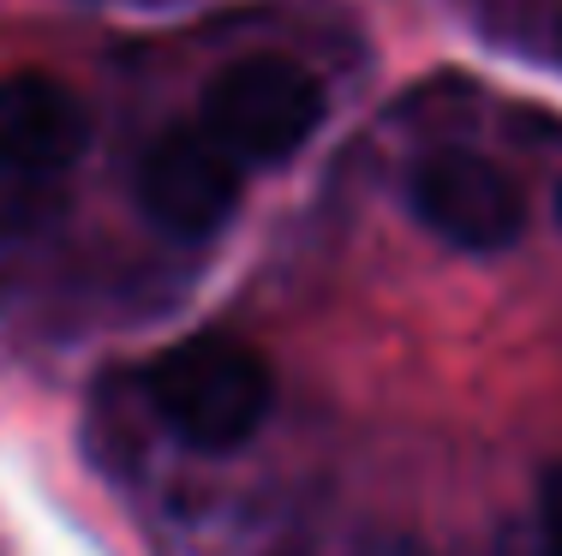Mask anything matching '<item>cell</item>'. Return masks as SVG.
Here are the masks:
<instances>
[{
  "mask_svg": "<svg viewBox=\"0 0 562 556\" xmlns=\"http://www.w3.org/2000/svg\"><path fill=\"white\" fill-rule=\"evenodd\" d=\"M539 526H544L551 556H562V461L544 473V485H539Z\"/></svg>",
  "mask_w": 562,
  "mask_h": 556,
  "instance_id": "cell-8",
  "label": "cell"
},
{
  "mask_svg": "<svg viewBox=\"0 0 562 556\" xmlns=\"http://www.w3.org/2000/svg\"><path fill=\"white\" fill-rule=\"evenodd\" d=\"M144 401L198 455L251 443L276 407V371L239 336H186L144 365Z\"/></svg>",
  "mask_w": 562,
  "mask_h": 556,
  "instance_id": "cell-1",
  "label": "cell"
},
{
  "mask_svg": "<svg viewBox=\"0 0 562 556\" xmlns=\"http://www.w3.org/2000/svg\"><path fill=\"white\" fill-rule=\"evenodd\" d=\"M557 222H562V192H557Z\"/></svg>",
  "mask_w": 562,
  "mask_h": 556,
  "instance_id": "cell-9",
  "label": "cell"
},
{
  "mask_svg": "<svg viewBox=\"0 0 562 556\" xmlns=\"http://www.w3.org/2000/svg\"><path fill=\"white\" fill-rule=\"evenodd\" d=\"M407 204L454 251H503L527 228V197L479 150H431L407 180Z\"/></svg>",
  "mask_w": 562,
  "mask_h": 556,
  "instance_id": "cell-3",
  "label": "cell"
},
{
  "mask_svg": "<svg viewBox=\"0 0 562 556\" xmlns=\"http://www.w3.org/2000/svg\"><path fill=\"white\" fill-rule=\"evenodd\" d=\"M43 185L36 180H19V174H0V246L24 240V234L43 222Z\"/></svg>",
  "mask_w": 562,
  "mask_h": 556,
  "instance_id": "cell-6",
  "label": "cell"
},
{
  "mask_svg": "<svg viewBox=\"0 0 562 556\" xmlns=\"http://www.w3.org/2000/svg\"><path fill=\"white\" fill-rule=\"evenodd\" d=\"M90 114L60 78L48 72H7L0 78V174L55 180L85 156Z\"/></svg>",
  "mask_w": 562,
  "mask_h": 556,
  "instance_id": "cell-5",
  "label": "cell"
},
{
  "mask_svg": "<svg viewBox=\"0 0 562 556\" xmlns=\"http://www.w3.org/2000/svg\"><path fill=\"white\" fill-rule=\"evenodd\" d=\"M239 192H246V168L204 126L162 132L138 168V209L168 240H210L239 209Z\"/></svg>",
  "mask_w": 562,
  "mask_h": 556,
  "instance_id": "cell-4",
  "label": "cell"
},
{
  "mask_svg": "<svg viewBox=\"0 0 562 556\" xmlns=\"http://www.w3.org/2000/svg\"><path fill=\"white\" fill-rule=\"evenodd\" d=\"M281 556H431L425 545H413L407 533H359V538H336V545H300Z\"/></svg>",
  "mask_w": 562,
  "mask_h": 556,
  "instance_id": "cell-7",
  "label": "cell"
},
{
  "mask_svg": "<svg viewBox=\"0 0 562 556\" xmlns=\"http://www.w3.org/2000/svg\"><path fill=\"white\" fill-rule=\"evenodd\" d=\"M204 132L234 156L239 168H270L288 162L324 121V84L300 60L281 55H246L222 66L204 84Z\"/></svg>",
  "mask_w": 562,
  "mask_h": 556,
  "instance_id": "cell-2",
  "label": "cell"
}]
</instances>
